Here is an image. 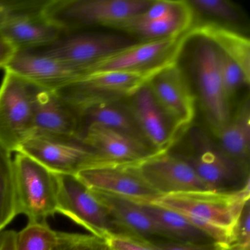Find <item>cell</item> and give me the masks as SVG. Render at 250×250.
<instances>
[{
    "label": "cell",
    "instance_id": "1",
    "mask_svg": "<svg viewBox=\"0 0 250 250\" xmlns=\"http://www.w3.org/2000/svg\"><path fill=\"white\" fill-rule=\"evenodd\" d=\"M250 199L248 184L235 191L202 190L167 194L153 204L181 213L215 242L229 248L234 228Z\"/></svg>",
    "mask_w": 250,
    "mask_h": 250
},
{
    "label": "cell",
    "instance_id": "2",
    "mask_svg": "<svg viewBox=\"0 0 250 250\" xmlns=\"http://www.w3.org/2000/svg\"><path fill=\"white\" fill-rule=\"evenodd\" d=\"M153 0H49L42 12L65 33L84 27H111L143 12Z\"/></svg>",
    "mask_w": 250,
    "mask_h": 250
},
{
    "label": "cell",
    "instance_id": "3",
    "mask_svg": "<svg viewBox=\"0 0 250 250\" xmlns=\"http://www.w3.org/2000/svg\"><path fill=\"white\" fill-rule=\"evenodd\" d=\"M187 131L188 149L175 153L192 167L208 189L235 191L250 184V169L228 157L201 127L190 126Z\"/></svg>",
    "mask_w": 250,
    "mask_h": 250
},
{
    "label": "cell",
    "instance_id": "4",
    "mask_svg": "<svg viewBox=\"0 0 250 250\" xmlns=\"http://www.w3.org/2000/svg\"><path fill=\"white\" fill-rule=\"evenodd\" d=\"M43 89L5 71L0 85V143L12 153L33 136L36 99Z\"/></svg>",
    "mask_w": 250,
    "mask_h": 250
},
{
    "label": "cell",
    "instance_id": "5",
    "mask_svg": "<svg viewBox=\"0 0 250 250\" xmlns=\"http://www.w3.org/2000/svg\"><path fill=\"white\" fill-rule=\"evenodd\" d=\"M14 169L17 214L28 222H47L58 213L56 173L21 152L16 153Z\"/></svg>",
    "mask_w": 250,
    "mask_h": 250
},
{
    "label": "cell",
    "instance_id": "6",
    "mask_svg": "<svg viewBox=\"0 0 250 250\" xmlns=\"http://www.w3.org/2000/svg\"><path fill=\"white\" fill-rule=\"evenodd\" d=\"M56 175L58 213L85 228L91 235L105 241L111 237L132 238L78 177L62 174Z\"/></svg>",
    "mask_w": 250,
    "mask_h": 250
},
{
    "label": "cell",
    "instance_id": "7",
    "mask_svg": "<svg viewBox=\"0 0 250 250\" xmlns=\"http://www.w3.org/2000/svg\"><path fill=\"white\" fill-rule=\"evenodd\" d=\"M198 38L193 50L191 72L205 118L216 136L230 120L231 104L221 79L216 48L209 41Z\"/></svg>",
    "mask_w": 250,
    "mask_h": 250
},
{
    "label": "cell",
    "instance_id": "8",
    "mask_svg": "<svg viewBox=\"0 0 250 250\" xmlns=\"http://www.w3.org/2000/svg\"><path fill=\"white\" fill-rule=\"evenodd\" d=\"M166 67L140 72L87 74L55 92L65 103L79 110L99 102L126 99Z\"/></svg>",
    "mask_w": 250,
    "mask_h": 250
},
{
    "label": "cell",
    "instance_id": "9",
    "mask_svg": "<svg viewBox=\"0 0 250 250\" xmlns=\"http://www.w3.org/2000/svg\"><path fill=\"white\" fill-rule=\"evenodd\" d=\"M188 31L158 40L138 42L84 67L83 76L102 72H140L164 68L178 62ZM82 76V77H83Z\"/></svg>",
    "mask_w": 250,
    "mask_h": 250
},
{
    "label": "cell",
    "instance_id": "10",
    "mask_svg": "<svg viewBox=\"0 0 250 250\" xmlns=\"http://www.w3.org/2000/svg\"><path fill=\"white\" fill-rule=\"evenodd\" d=\"M194 12L187 1L153 0L147 9L110 28L138 37L141 42L173 37L193 26Z\"/></svg>",
    "mask_w": 250,
    "mask_h": 250
},
{
    "label": "cell",
    "instance_id": "11",
    "mask_svg": "<svg viewBox=\"0 0 250 250\" xmlns=\"http://www.w3.org/2000/svg\"><path fill=\"white\" fill-rule=\"evenodd\" d=\"M137 42L131 38L115 33H70L48 46L33 50L77 67L83 76L84 67Z\"/></svg>",
    "mask_w": 250,
    "mask_h": 250
},
{
    "label": "cell",
    "instance_id": "12",
    "mask_svg": "<svg viewBox=\"0 0 250 250\" xmlns=\"http://www.w3.org/2000/svg\"><path fill=\"white\" fill-rule=\"evenodd\" d=\"M56 174L77 175L101 163L97 155L77 139L34 135L20 150Z\"/></svg>",
    "mask_w": 250,
    "mask_h": 250
},
{
    "label": "cell",
    "instance_id": "13",
    "mask_svg": "<svg viewBox=\"0 0 250 250\" xmlns=\"http://www.w3.org/2000/svg\"><path fill=\"white\" fill-rule=\"evenodd\" d=\"M76 176L90 189L115 194L138 203H153L161 194L143 178L136 165L99 164Z\"/></svg>",
    "mask_w": 250,
    "mask_h": 250
},
{
    "label": "cell",
    "instance_id": "14",
    "mask_svg": "<svg viewBox=\"0 0 250 250\" xmlns=\"http://www.w3.org/2000/svg\"><path fill=\"white\" fill-rule=\"evenodd\" d=\"M147 84L179 132H186L195 116L196 98L178 62L159 71Z\"/></svg>",
    "mask_w": 250,
    "mask_h": 250
},
{
    "label": "cell",
    "instance_id": "15",
    "mask_svg": "<svg viewBox=\"0 0 250 250\" xmlns=\"http://www.w3.org/2000/svg\"><path fill=\"white\" fill-rule=\"evenodd\" d=\"M148 144L159 153L169 151L182 134L145 84L125 99Z\"/></svg>",
    "mask_w": 250,
    "mask_h": 250
},
{
    "label": "cell",
    "instance_id": "16",
    "mask_svg": "<svg viewBox=\"0 0 250 250\" xmlns=\"http://www.w3.org/2000/svg\"><path fill=\"white\" fill-rule=\"evenodd\" d=\"M137 167L149 186L162 196L208 190L192 167L170 150L137 164Z\"/></svg>",
    "mask_w": 250,
    "mask_h": 250
},
{
    "label": "cell",
    "instance_id": "17",
    "mask_svg": "<svg viewBox=\"0 0 250 250\" xmlns=\"http://www.w3.org/2000/svg\"><path fill=\"white\" fill-rule=\"evenodd\" d=\"M79 140L97 155L102 164L136 165L163 153L124 133L97 124L87 127Z\"/></svg>",
    "mask_w": 250,
    "mask_h": 250
},
{
    "label": "cell",
    "instance_id": "18",
    "mask_svg": "<svg viewBox=\"0 0 250 250\" xmlns=\"http://www.w3.org/2000/svg\"><path fill=\"white\" fill-rule=\"evenodd\" d=\"M4 70L52 90L82 77L81 71L77 67L36 50L17 52Z\"/></svg>",
    "mask_w": 250,
    "mask_h": 250
},
{
    "label": "cell",
    "instance_id": "19",
    "mask_svg": "<svg viewBox=\"0 0 250 250\" xmlns=\"http://www.w3.org/2000/svg\"><path fill=\"white\" fill-rule=\"evenodd\" d=\"M42 10L10 16L0 27V36L21 52L44 47L66 34L48 20Z\"/></svg>",
    "mask_w": 250,
    "mask_h": 250
},
{
    "label": "cell",
    "instance_id": "20",
    "mask_svg": "<svg viewBox=\"0 0 250 250\" xmlns=\"http://www.w3.org/2000/svg\"><path fill=\"white\" fill-rule=\"evenodd\" d=\"M34 135L79 140L78 112L55 90L43 89L38 95L35 106Z\"/></svg>",
    "mask_w": 250,
    "mask_h": 250
},
{
    "label": "cell",
    "instance_id": "21",
    "mask_svg": "<svg viewBox=\"0 0 250 250\" xmlns=\"http://www.w3.org/2000/svg\"><path fill=\"white\" fill-rule=\"evenodd\" d=\"M77 111L80 121L79 138L87 127L97 124L124 133L153 148L143 135L125 99L99 102Z\"/></svg>",
    "mask_w": 250,
    "mask_h": 250
},
{
    "label": "cell",
    "instance_id": "22",
    "mask_svg": "<svg viewBox=\"0 0 250 250\" xmlns=\"http://www.w3.org/2000/svg\"><path fill=\"white\" fill-rule=\"evenodd\" d=\"M91 190L114 219L131 234L133 238L143 241L165 240L160 229L140 203L115 194Z\"/></svg>",
    "mask_w": 250,
    "mask_h": 250
},
{
    "label": "cell",
    "instance_id": "23",
    "mask_svg": "<svg viewBox=\"0 0 250 250\" xmlns=\"http://www.w3.org/2000/svg\"><path fill=\"white\" fill-rule=\"evenodd\" d=\"M216 143L232 160L250 169V106L249 96L244 99L229 123L219 133Z\"/></svg>",
    "mask_w": 250,
    "mask_h": 250
},
{
    "label": "cell",
    "instance_id": "24",
    "mask_svg": "<svg viewBox=\"0 0 250 250\" xmlns=\"http://www.w3.org/2000/svg\"><path fill=\"white\" fill-rule=\"evenodd\" d=\"M191 37L211 42L219 51L233 60L250 80V43L245 36L215 23L193 24L188 31Z\"/></svg>",
    "mask_w": 250,
    "mask_h": 250
},
{
    "label": "cell",
    "instance_id": "25",
    "mask_svg": "<svg viewBox=\"0 0 250 250\" xmlns=\"http://www.w3.org/2000/svg\"><path fill=\"white\" fill-rule=\"evenodd\" d=\"M140 204L160 229L164 239L193 244L215 242L181 213L153 203Z\"/></svg>",
    "mask_w": 250,
    "mask_h": 250
},
{
    "label": "cell",
    "instance_id": "26",
    "mask_svg": "<svg viewBox=\"0 0 250 250\" xmlns=\"http://www.w3.org/2000/svg\"><path fill=\"white\" fill-rule=\"evenodd\" d=\"M12 153L0 143V232L18 215Z\"/></svg>",
    "mask_w": 250,
    "mask_h": 250
},
{
    "label": "cell",
    "instance_id": "27",
    "mask_svg": "<svg viewBox=\"0 0 250 250\" xmlns=\"http://www.w3.org/2000/svg\"><path fill=\"white\" fill-rule=\"evenodd\" d=\"M56 239L57 231L47 222H28L17 232L15 250H53Z\"/></svg>",
    "mask_w": 250,
    "mask_h": 250
},
{
    "label": "cell",
    "instance_id": "28",
    "mask_svg": "<svg viewBox=\"0 0 250 250\" xmlns=\"http://www.w3.org/2000/svg\"><path fill=\"white\" fill-rule=\"evenodd\" d=\"M194 14L198 13L229 25H238L244 18L238 7L228 0H188Z\"/></svg>",
    "mask_w": 250,
    "mask_h": 250
},
{
    "label": "cell",
    "instance_id": "29",
    "mask_svg": "<svg viewBox=\"0 0 250 250\" xmlns=\"http://www.w3.org/2000/svg\"><path fill=\"white\" fill-rule=\"evenodd\" d=\"M216 51L218 65L222 84L227 97L232 105V100L235 99L238 92L244 87L250 86V80L246 77L242 70L233 60L219 51L217 48Z\"/></svg>",
    "mask_w": 250,
    "mask_h": 250
},
{
    "label": "cell",
    "instance_id": "30",
    "mask_svg": "<svg viewBox=\"0 0 250 250\" xmlns=\"http://www.w3.org/2000/svg\"><path fill=\"white\" fill-rule=\"evenodd\" d=\"M53 250H109L105 240L91 234L58 232Z\"/></svg>",
    "mask_w": 250,
    "mask_h": 250
},
{
    "label": "cell",
    "instance_id": "31",
    "mask_svg": "<svg viewBox=\"0 0 250 250\" xmlns=\"http://www.w3.org/2000/svg\"><path fill=\"white\" fill-rule=\"evenodd\" d=\"M145 241L155 250H228L229 249L227 246L218 242L193 244L168 240Z\"/></svg>",
    "mask_w": 250,
    "mask_h": 250
},
{
    "label": "cell",
    "instance_id": "32",
    "mask_svg": "<svg viewBox=\"0 0 250 250\" xmlns=\"http://www.w3.org/2000/svg\"><path fill=\"white\" fill-rule=\"evenodd\" d=\"M250 248V203H246L232 232L229 247Z\"/></svg>",
    "mask_w": 250,
    "mask_h": 250
},
{
    "label": "cell",
    "instance_id": "33",
    "mask_svg": "<svg viewBox=\"0 0 250 250\" xmlns=\"http://www.w3.org/2000/svg\"><path fill=\"white\" fill-rule=\"evenodd\" d=\"M46 1H0V27L10 16L17 13L39 11Z\"/></svg>",
    "mask_w": 250,
    "mask_h": 250
},
{
    "label": "cell",
    "instance_id": "34",
    "mask_svg": "<svg viewBox=\"0 0 250 250\" xmlns=\"http://www.w3.org/2000/svg\"><path fill=\"white\" fill-rule=\"evenodd\" d=\"M110 250H155L143 240L128 237H111L106 240Z\"/></svg>",
    "mask_w": 250,
    "mask_h": 250
},
{
    "label": "cell",
    "instance_id": "35",
    "mask_svg": "<svg viewBox=\"0 0 250 250\" xmlns=\"http://www.w3.org/2000/svg\"><path fill=\"white\" fill-rule=\"evenodd\" d=\"M17 51L11 43L0 36V68H5Z\"/></svg>",
    "mask_w": 250,
    "mask_h": 250
},
{
    "label": "cell",
    "instance_id": "36",
    "mask_svg": "<svg viewBox=\"0 0 250 250\" xmlns=\"http://www.w3.org/2000/svg\"><path fill=\"white\" fill-rule=\"evenodd\" d=\"M17 231L13 229L0 232V250H15Z\"/></svg>",
    "mask_w": 250,
    "mask_h": 250
},
{
    "label": "cell",
    "instance_id": "37",
    "mask_svg": "<svg viewBox=\"0 0 250 250\" xmlns=\"http://www.w3.org/2000/svg\"><path fill=\"white\" fill-rule=\"evenodd\" d=\"M228 250H250V248H244V247H229Z\"/></svg>",
    "mask_w": 250,
    "mask_h": 250
},
{
    "label": "cell",
    "instance_id": "38",
    "mask_svg": "<svg viewBox=\"0 0 250 250\" xmlns=\"http://www.w3.org/2000/svg\"></svg>",
    "mask_w": 250,
    "mask_h": 250
}]
</instances>
